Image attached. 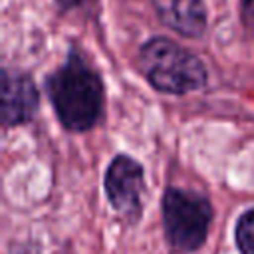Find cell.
I'll return each instance as SVG.
<instances>
[{
    "mask_svg": "<svg viewBox=\"0 0 254 254\" xmlns=\"http://www.w3.org/2000/svg\"><path fill=\"white\" fill-rule=\"evenodd\" d=\"M44 91L60 127L87 133L105 115V83L99 69L77 44H69L60 65L44 77Z\"/></svg>",
    "mask_w": 254,
    "mask_h": 254,
    "instance_id": "obj_1",
    "label": "cell"
},
{
    "mask_svg": "<svg viewBox=\"0 0 254 254\" xmlns=\"http://www.w3.org/2000/svg\"><path fill=\"white\" fill-rule=\"evenodd\" d=\"M137 65L145 81L165 95H189L208 83L204 62L169 36H151L137 50Z\"/></svg>",
    "mask_w": 254,
    "mask_h": 254,
    "instance_id": "obj_2",
    "label": "cell"
},
{
    "mask_svg": "<svg viewBox=\"0 0 254 254\" xmlns=\"http://www.w3.org/2000/svg\"><path fill=\"white\" fill-rule=\"evenodd\" d=\"M214 208L204 192L169 185L161 196L163 236L173 254H194L210 234Z\"/></svg>",
    "mask_w": 254,
    "mask_h": 254,
    "instance_id": "obj_3",
    "label": "cell"
},
{
    "mask_svg": "<svg viewBox=\"0 0 254 254\" xmlns=\"http://www.w3.org/2000/svg\"><path fill=\"white\" fill-rule=\"evenodd\" d=\"M103 192L115 216L123 224L135 226L145 212L147 179L143 163L129 153L113 155L103 173Z\"/></svg>",
    "mask_w": 254,
    "mask_h": 254,
    "instance_id": "obj_4",
    "label": "cell"
},
{
    "mask_svg": "<svg viewBox=\"0 0 254 254\" xmlns=\"http://www.w3.org/2000/svg\"><path fill=\"white\" fill-rule=\"evenodd\" d=\"M40 111V89L30 71L18 67L2 69V127L14 129L32 123Z\"/></svg>",
    "mask_w": 254,
    "mask_h": 254,
    "instance_id": "obj_5",
    "label": "cell"
},
{
    "mask_svg": "<svg viewBox=\"0 0 254 254\" xmlns=\"http://www.w3.org/2000/svg\"><path fill=\"white\" fill-rule=\"evenodd\" d=\"M163 26L175 34L200 40L208 30V12L204 0H151Z\"/></svg>",
    "mask_w": 254,
    "mask_h": 254,
    "instance_id": "obj_6",
    "label": "cell"
},
{
    "mask_svg": "<svg viewBox=\"0 0 254 254\" xmlns=\"http://www.w3.org/2000/svg\"><path fill=\"white\" fill-rule=\"evenodd\" d=\"M234 246L240 254H254V206L238 214L234 224Z\"/></svg>",
    "mask_w": 254,
    "mask_h": 254,
    "instance_id": "obj_7",
    "label": "cell"
},
{
    "mask_svg": "<svg viewBox=\"0 0 254 254\" xmlns=\"http://www.w3.org/2000/svg\"><path fill=\"white\" fill-rule=\"evenodd\" d=\"M6 254H44V250H42V242L40 240L28 238V240L12 242L10 248L6 250Z\"/></svg>",
    "mask_w": 254,
    "mask_h": 254,
    "instance_id": "obj_8",
    "label": "cell"
},
{
    "mask_svg": "<svg viewBox=\"0 0 254 254\" xmlns=\"http://www.w3.org/2000/svg\"><path fill=\"white\" fill-rule=\"evenodd\" d=\"M95 0H54V8L58 14H69L75 10H81L89 4H93Z\"/></svg>",
    "mask_w": 254,
    "mask_h": 254,
    "instance_id": "obj_9",
    "label": "cell"
},
{
    "mask_svg": "<svg viewBox=\"0 0 254 254\" xmlns=\"http://www.w3.org/2000/svg\"><path fill=\"white\" fill-rule=\"evenodd\" d=\"M240 14L246 22H254V0H240Z\"/></svg>",
    "mask_w": 254,
    "mask_h": 254,
    "instance_id": "obj_10",
    "label": "cell"
}]
</instances>
